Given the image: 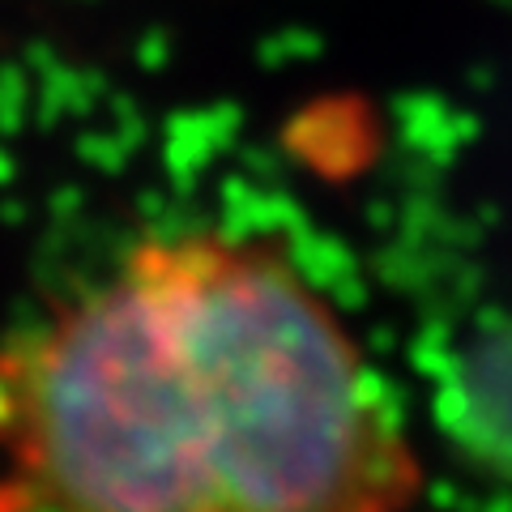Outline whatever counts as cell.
Wrapping results in <instances>:
<instances>
[{
	"instance_id": "obj_1",
	"label": "cell",
	"mask_w": 512,
	"mask_h": 512,
	"mask_svg": "<svg viewBox=\"0 0 512 512\" xmlns=\"http://www.w3.org/2000/svg\"><path fill=\"white\" fill-rule=\"evenodd\" d=\"M419 461L269 239L167 231L0 338V512H406Z\"/></svg>"
}]
</instances>
